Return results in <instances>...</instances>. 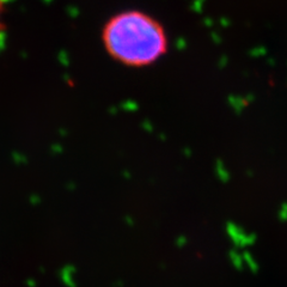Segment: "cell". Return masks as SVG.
<instances>
[{
	"label": "cell",
	"mask_w": 287,
	"mask_h": 287,
	"mask_svg": "<svg viewBox=\"0 0 287 287\" xmlns=\"http://www.w3.org/2000/svg\"><path fill=\"white\" fill-rule=\"evenodd\" d=\"M4 14H5V4L2 0H0V37L5 31V22H4Z\"/></svg>",
	"instance_id": "cell-2"
},
{
	"label": "cell",
	"mask_w": 287,
	"mask_h": 287,
	"mask_svg": "<svg viewBox=\"0 0 287 287\" xmlns=\"http://www.w3.org/2000/svg\"><path fill=\"white\" fill-rule=\"evenodd\" d=\"M108 55L128 67H146L167 53L169 38L159 20L139 10L122 11L113 16L102 30Z\"/></svg>",
	"instance_id": "cell-1"
}]
</instances>
